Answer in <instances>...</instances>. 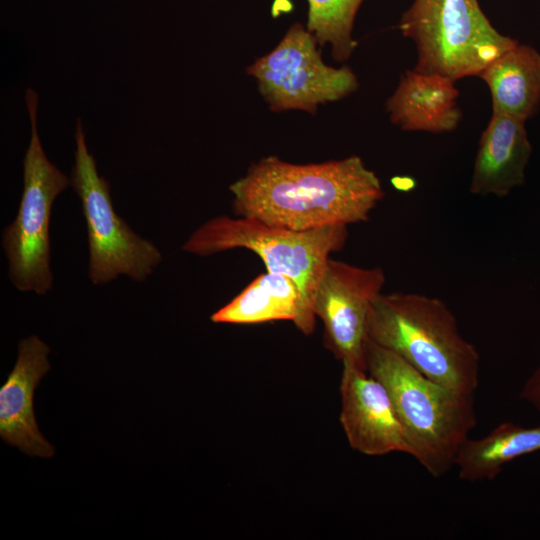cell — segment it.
<instances>
[{"instance_id":"obj_1","label":"cell","mask_w":540,"mask_h":540,"mask_svg":"<svg viewBox=\"0 0 540 540\" xmlns=\"http://www.w3.org/2000/svg\"><path fill=\"white\" fill-rule=\"evenodd\" d=\"M229 190L237 216L295 231L365 222L384 197L359 156L308 164L264 157Z\"/></svg>"},{"instance_id":"obj_2","label":"cell","mask_w":540,"mask_h":540,"mask_svg":"<svg viewBox=\"0 0 540 540\" xmlns=\"http://www.w3.org/2000/svg\"><path fill=\"white\" fill-rule=\"evenodd\" d=\"M366 334L438 384L468 395L478 388L479 352L440 298L381 293L370 308Z\"/></svg>"},{"instance_id":"obj_3","label":"cell","mask_w":540,"mask_h":540,"mask_svg":"<svg viewBox=\"0 0 540 540\" xmlns=\"http://www.w3.org/2000/svg\"><path fill=\"white\" fill-rule=\"evenodd\" d=\"M365 362L367 372L390 395L410 455L435 478L448 473L476 426L474 395L432 381L400 356L369 339L365 343Z\"/></svg>"},{"instance_id":"obj_4","label":"cell","mask_w":540,"mask_h":540,"mask_svg":"<svg viewBox=\"0 0 540 540\" xmlns=\"http://www.w3.org/2000/svg\"><path fill=\"white\" fill-rule=\"evenodd\" d=\"M347 236L346 225L295 231L248 217L220 215L198 227L181 248L202 257L237 248L256 253L268 272L285 275L296 284L299 311L294 325L310 335L316 322L314 297L318 282L330 254L344 246Z\"/></svg>"},{"instance_id":"obj_5","label":"cell","mask_w":540,"mask_h":540,"mask_svg":"<svg viewBox=\"0 0 540 540\" xmlns=\"http://www.w3.org/2000/svg\"><path fill=\"white\" fill-rule=\"evenodd\" d=\"M399 29L417 49L416 72L478 76L518 42L490 23L478 0H414Z\"/></svg>"},{"instance_id":"obj_6","label":"cell","mask_w":540,"mask_h":540,"mask_svg":"<svg viewBox=\"0 0 540 540\" xmlns=\"http://www.w3.org/2000/svg\"><path fill=\"white\" fill-rule=\"evenodd\" d=\"M31 139L23 161L24 187L17 215L2 234L9 278L23 292L44 295L51 290L49 223L56 197L70 179L47 158L37 131V93L25 94Z\"/></svg>"},{"instance_id":"obj_7","label":"cell","mask_w":540,"mask_h":540,"mask_svg":"<svg viewBox=\"0 0 540 540\" xmlns=\"http://www.w3.org/2000/svg\"><path fill=\"white\" fill-rule=\"evenodd\" d=\"M75 142L70 181L81 201L86 222L89 278L95 285L109 283L120 275L144 281L161 263V252L151 241L137 235L115 211L109 183L98 174L80 119Z\"/></svg>"},{"instance_id":"obj_8","label":"cell","mask_w":540,"mask_h":540,"mask_svg":"<svg viewBox=\"0 0 540 540\" xmlns=\"http://www.w3.org/2000/svg\"><path fill=\"white\" fill-rule=\"evenodd\" d=\"M317 44L313 34L296 23L273 50L247 67L271 110L315 114L320 105L340 100L358 88L353 71L325 64Z\"/></svg>"},{"instance_id":"obj_9","label":"cell","mask_w":540,"mask_h":540,"mask_svg":"<svg viewBox=\"0 0 540 540\" xmlns=\"http://www.w3.org/2000/svg\"><path fill=\"white\" fill-rule=\"evenodd\" d=\"M384 271L329 258L317 285L314 314L324 329V344L342 362L366 369V325L382 293Z\"/></svg>"},{"instance_id":"obj_10","label":"cell","mask_w":540,"mask_h":540,"mask_svg":"<svg viewBox=\"0 0 540 540\" xmlns=\"http://www.w3.org/2000/svg\"><path fill=\"white\" fill-rule=\"evenodd\" d=\"M340 423L350 446L368 456L410 455L405 433L385 386L359 367L342 364Z\"/></svg>"},{"instance_id":"obj_11","label":"cell","mask_w":540,"mask_h":540,"mask_svg":"<svg viewBox=\"0 0 540 540\" xmlns=\"http://www.w3.org/2000/svg\"><path fill=\"white\" fill-rule=\"evenodd\" d=\"M49 352L38 336L22 339L16 363L0 387V437L30 457L51 458L55 453L39 431L33 406L35 389L51 368Z\"/></svg>"},{"instance_id":"obj_12","label":"cell","mask_w":540,"mask_h":540,"mask_svg":"<svg viewBox=\"0 0 540 540\" xmlns=\"http://www.w3.org/2000/svg\"><path fill=\"white\" fill-rule=\"evenodd\" d=\"M531 151L525 121L493 113L478 143L470 192L497 197L508 195L524 182Z\"/></svg>"},{"instance_id":"obj_13","label":"cell","mask_w":540,"mask_h":540,"mask_svg":"<svg viewBox=\"0 0 540 540\" xmlns=\"http://www.w3.org/2000/svg\"><path fill=\"white\" fill-rule=\"evenodd\" d=\"M454 83L441 75L407 70L386 102L391 122L403 131H454L462 118Z\"/></svg>"},{"instance_id":"obj_14","label":"cell","mask_w":540,"mask_h":540,"mask_svg":"<svg viewBox=\"0 0 540 540\" xmlns=\"http://www.w3.org/2000/svg\"><path fill=\"white\" fill-rule=\"evenodd\" d=\"M479 77L492 98L493 113L526 121L540 103V54L517 43L488 66Z\"/></svg>"},{"instance_id":"obj_15","label":"cell","mask_w":540,"mask_h":540,"mask_svg":"<svg viewBox=\"0 0 540 540\" xmlns=\"http://www.w3.org/2000/svg\"><path fill=\"white\" fill-rule=\"evenodd\" d=\"M537 451H540V425L526 428L502 422L482 438H468L456 456L455 466L463 481H490L510 461Z\"/></svg>"},{"instance_id":"obj_16","label":"cell","mask_w":540,"mask_h":540,"mask_svg":"<svg viewBox=\"0 0 540 540\" xmlns=\"http://www.w3.org/2000/svg\"><path fill=\"white\" fill-rule=\"evenodd\" d=\"M299 311V291L289 277L268 272L211 315L214 323L255 324L275 320L294 323Z\"/></svg>"},{"instance_id":"obj_17","label":"cell","mask_w":540,"mask_h":540,"mask_svg":"<svg viewBox=\"0 0 540 540\" xmlns=\"http://www.w3.org/2000/svg\"><path fill=\"white\" fill-rule=\"evenodd\" d=\"M307 29L321 46L330 45L336 61L347 60L356 47L352 31L364 0H307Z\"/></svg>"},{"instance_id":"obj_18","label":"cell","mask_w":540,"mask_h":540,"mask_svg":"<svg viewBox=\"0 0 540 540\" xmlns=\"http://www.w3.org/2000/svg\"><path fill=\"white\" fill-rule=\"evenodd\" d=\"M519 396L540 413V367L524 383Z\"/></svg>"}]
</instances>
